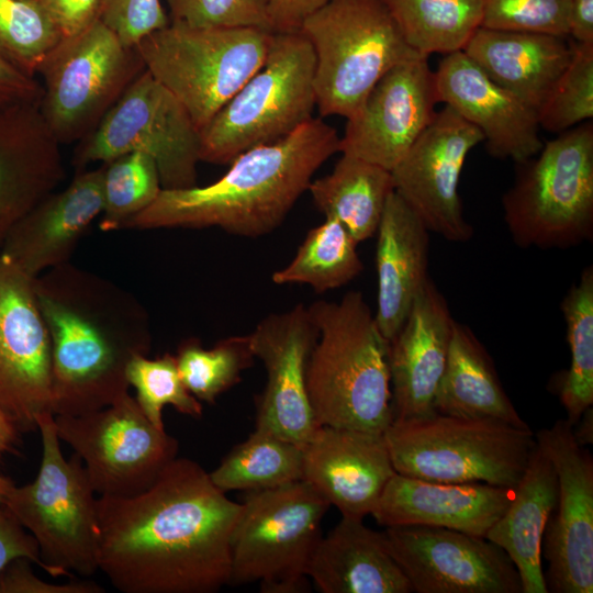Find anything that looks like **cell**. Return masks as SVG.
<instances>
[{"instance_id": "6da1fadb", "label": "cell", "mask_w": 593, "mask_h": 593, "mask_svg": "<svg viewBox=\"0 0 593 593\" xmlns=\"http://www.w3.org/2000/svg\"><path fill=\"white\" fill-rule=\"evenodd\" d=\"M240 503L188 458L133 496L97 499L98 570L123 593H213L230 583Z\"/></svg>"}, {"instance_id": "7a4b0ae2", "label": "cell", "mask_w": 593, "mask_h": 593, "mask_svg": "<svg viewBox=\"0 0 593 593\" xmlns=\"http://www.w3.org/2000/svg\"><path fill=\"white\" fill-rule=\"evenodd\" d=\"M34 290L51 336L53 414H86L127 393L128 362L152 346L139 301L69 261L35 277Z\"/></svg>"}, {"instance_id": "3957f363", "label": "cell", "mask_w": 593, "mask_h": 593, "mask_svg": "<svg viewBox=\"0 0 593 593\" xmlns=\"http://www.w3.org/2000/svg\"><path fill=\"white\" fill-rule=\"evenodd\" d=\"M339 142L332 125L312 118L280 141L243 152L208 186L161 189L123 228L219 227L244 237L269 234L307 191L316 170L339 152Z\"/></svg>"}, {"instance_id": "277c9868", "label": "cell", "mask_w": 593, "mask_h": 593, "mask_svg": "<svg viewBox=\"0 0 593 593\" xmlns=\"http://www.w3.org/2000/svg\"><path fill=\"white\" fill-rule=\"evenodd\" d=\"M318 336L306 389L320 425L383 434L393 419L389 340L358 291L307 306Z\"/></svg>"}, {"instance_id": "5b68a950", "label": "cell", "mask_w": 593, "mask_h": 593, "mask_svg": "<svg viewBox=\"0 0 593 593\" xmlns=\"http://www.w3.org/2000/svg\"><path fill=\"white\" fill-rule=\"evenodd\" d=\"M504 221L522 248H568L593 238V124L583 122L516 164Z\"/></svg>"}, {"instance_id": "8992f818", "label": "cell", "mask_w": 593, "mask_h": 593, "mask_svg": "<svg viewBox=\"0 0 593 593\" xmlns=\"http://www.w3.org/2000/svg\"><path fill=\"white\" fill-rule=\"evenodd\" d=\"M383 439L396 473L445 483L515 488L536 446L530 428L435 413L393 419Z\"/></svg>"}, {"instance_id": "52a82bcc", "label": "cell", "mask_w": 593, "mask_h": 593, "mask_svg": "<svg viewBox=\"0 0 593 593\" xmlns=\"http://www.w3.org/2000/svg\"><path fill=\"white\" fill-rule=\"evenodd\" d=\"M315 56L299 31L272 33L262 66L200 131L201 161L230 165L243 152L280 141L311 120Z\"/></svg>"}, {"instance_id": "ba28073f", "label": "cell", "mask_w": 593, "mask_h": 593, "mask_svg": "<svg viewBox=\"0 0 593 593\" xmlns=\"http://www.w3.org/2000/svg\"><path fill=\"white\" fill-rule=\"evenodd\" d=\"M300 32L315 56L321 116L347 120L384 74L421 55L406 44L382 0H331L303 22Z\"/></svg>"}, {"instance_id": "9c48e42d", "label": "cell", "mask_w": 593, "mask_h": 593, "mask_svg": "<svg viewBox=\"0 0 593 593\" xmlns=\"http://www.w3.org/2000/svg\"><path fill=\"white\" fill-rule=\"evenodd\" d=\"M271 32L169 24L135 47L201 131L266 60Z\"/></svg>"}, {"instance_id": "30bf717a", "label": "cell", "mask_w": 593, "mask_h": 593, "mask_svg": "<svg viewBox=\"0 0 593 593\" xmlns=\"http://www.w3.org/2000/svg\"><path fill=\"white\" fill-rule=\"evenodd\" d=\"M36 426L43 448L37 475L14 485L3 504L35 538L54 578L91 577L98 571L96 492L81 458L64 457L54 414L38 415Z\"/></svg>"}, {"instance_id": "8fae6325", "label": "cell", "mask_w": 593, "mask_h": 593, "mask_svg": "<svg viewBox=\"0 0 593 593\" xmlns=\"http://www.w3.org/2000/svg\"><path fill=\"white\" fill-rule=\"evenodd\" d=\"M230 542L232 585L264 593L309 589L307 569L331 506L304 480L246 492Z\"/></svg>"}, {"instance_id": "7c38bea8", "label": "cell", "mask_w": 593, "mask_h": 593, "mask_svg": "<svg viewBox=\"0 0 593 593\" xmlns=\"http://www.w3.org/2000/svg\"><path fill=\"white\" fill-rule=\"evenodd\" d=\"M144 70L136 47L100 20L63 37L37 71L40 111L60 145L87 137Z\"/></svg>"}, {"instance_id": "4fadbf2b", "label": "cell", "mask_w": 593, "mask_h": 593, "mask_svg": "<svg viewBox=\"0 0 593 593\" xmlns=\"http://www.w3.org/2000/svg\"><path fill=\"white\" fill-rule=\"evenodd\" d=\"M200 148V130L187 110L145 69L78 142L72 163L80 171L141 152L155 161L163 189H186L197 186Z\"/></svg>"}, {"instance_id": "5bb4252c", "label": "cell", "mask_w": 593, "mask_h": 593, "mask_svg": "<svg viewBox=\"0 0 593 593\" xmlns=\"http://www.w3.org/2000/svg\"><path fill=\"white\" fill-rule=\"evenodd\" d=\"M54 416L59 439L81 458L100 495L139 494L177 458L178 440L155 427L128 392L93 412Z\"/></svg>"}, {"instance_id": "9a60e30c", "label": "cell", "mask_w": 593, "mask_h": 593, "mask_svg": "<svg viewBox=\"0 0 593 593\" xmlns=\"http://www.w3.org/2000/svg\"><path fill=\"white\" fill-rule=\"evenodd\" d=\"M558 479V501L541 541L548 592H593V458L567 418L535 434Z\"/></svg>"}, {"instance_id": "2e32d148", "label": "cell", "mask_w": 593, "mask_h": 593, "mask_svg": "<svg viewBox=\"0 0 593 593\" xmlns=\"http://www.w3.org/2000/svg\"><path fill=\"white\" fill-rule=\"evenodd\" d=\"M385 545L416 593H523L508 555L485 537L405 525L385 527Z\"/></svg>"}, {"instance_id": "e0dca14e", "label": "cell", "mask_w": 593, "mask_h": 593, "mask_svg": "<svg viewBox=\"0 0 593 593\" xmlns=\"http://www.w3.org/2000/svg\"><path fill=\"white\" fill-rule=\"evenodd\" d=\"M0 409L20 432L52 412V344L34 278L0 254Z\"/></svg>"}, {"instance_id": "ac0fdd59", "label": "cell", "mask_w": 593, "mask_h": 593, "mask_svg": "<svg viewBox=\"0 0 593 593\" xmlns=\"http://www.w3.org/2000/svg\"><path fill=\"white\" fill-rule=\"evenodd\" d=\"M483 141L475 126L445 105L391 170L394 191L429 232L447 240L465 243L473 235L459 180L469 153Z\"/></svg>"}, {"instance_id": "d6986e66", "label": "cell", "mask_w": 593, "mask_h": 593, "mask_svg": "<svg viewBox=\"0 0 593 593\" xmlns=\"http://www.w3.org/2000/svg\"><path fill=\"white\" fill-rule=\"evenodd\" d=\"M318 331L309 307L264 317L248 334L255 358L262 361L266 387L257 404L256 429L303 447L321 426L306 389V372Z\"/></svg>"}, {"instance_id": "ffe728a7", "label": "cell", "mask_w": 593, "mask_h": 593, "mask_svg": "<svg viewBox=\"0 0 593 593\" xmlns=\"http://www.w3.org/2000/svg\"><path fill=\"white\" fill-rule=\"evenodd\" d=\"M438 103L428 57L392 67L347 119L339 153L392 170L432 122Z\"/></svg>"}, {"instance_id": "44dd1931", "label": "cell", "mask_w": 593, "mask_h": 593, "mask_svg": "<svg viewBox=\"0 0 593 593\" xmlns=\"http://www.w3.org/2000/svg\"><path fill=\"white\" fill-rule=\"evenodd\" d=\"M434 76L438 102L481 132L491 156L519 164L541 149L537 111L489 78L462 51L444 55Z\"/></svg>"}, {"instance_id": "7402d4cb", "label": "cell", "mask_w": 593, "mask_h": 593, "mask_svg": "<svg viewBox=\"0 0 593 593\" xmlns=\"http://www.w3.org/2000/svg\"><path fill=\"white\" fill-rule=\"evenodd\" d=\"M302 450V480L344 517L371 515L396 473L383 434L321 425Z\"/></svg>"}, {"instance_id": "603a6c76", "label": "cell", "mask_w": 593, "mask_h": 593, "mask_svg": "<svg viewBox=\"0 0 593 593\" xmlns=\"http://www.w3.org/2000/svg\"><path fill=\"white\" fill-rule=\"evenodd\" d=\"M454 322L446 299L429 278L389 342L393 419H418L436 413L435 399Z\"/></svg>"}, {"instance_id": "cb8c5ba5", "label": "cell", "mask_w": 593, "mask_h": 593, "mask_svg": "<svg viewBox=\"0 0 593 593\" xmlns=\"http://www.w3.org/2000/svg\"><path fill=\"white\" fill-rule=\"evenodd\" d=\"M63 177L60 143L47 126L40 103H0V246Z\"/></svg>"}, {"instance_id": "d4e9b609", "label": "cell", "mask_w": 593, "mask_h": 593, "mask_svg": "<svg viewBox=\"0 0 593 593\" xmlns=\"http://www.w3.org/2000/svg\"><path fill=\"white\" fill-rule=\"evenodd\" d=\"M103 206V167L80 170L61 191L52 192L8 233L0 254L35 278L68 262Z\"/></svg>"}, {"instance_id": "484cf974", "label": "cell", "mask_w": 593, "mask_h": 593, "mask_svg": "<svg viewBox=\"0 0 593 593\" xmlns=\"http://www.w3.org/2000/svg\"><path fill=\"white\" fill-rule=\"evenodd\" d=\"M515 488L445 483L395 473L371 515L384 527L424 525L485 537L513 499Z\"/></svg>"}, {"instance_id": "4316f807", "label": "cell", "mask_w": 593, "mask_h": 593, "mask_svg": "<svg viewBox=\"0 0 593 593\" xmlns=\"http://www.w3.org/2000/svg\"><path fill=\"white\" fill-rule=\"evenodd\" d=\"M428 233L419 217L393 191L376 232L378 295L374 318L389 342L402 327L414 300L430 278L427 272Z\"/></svg>"}, {"instance_id": "83f0119b", "label": "cell", "mask_w": 593, "mask_h": 593, "mask_svg": "<svg viewBox=\"0 0 593 593\" xmlns=\"http://www.w3.org/2000/svg\"><path fill=\"white\" fill-rule=\"evenodd\" d=\"M566 38L480 26L462 52L538 113L572 57V41Z\"/></svg>"}, {"instance_id": "f1b7e54d", "label": "cell", "mask_w": 593, "mask_h": 593, "mask_svg": "<svg viewBox=\"0 0 593 593\" xmlns=\"http://www.w3.org/2000/svg\"><path fill=\"white\" fill-rule=\"evenodd\" d=\"M307 577L322 593H410L411 584L391 556L383 533L363 519L344 517L322 536Z\"/></svg>"}, {"instance_id": "f546056e", "label": "cell", "mask_w": 593, "mask_h": 593, "mask_svg": "<svg viewBox=\"0 0 593 593\" xmlns=\"http://www.w3.org/2000/svg\"><path fill=\"white\" fill-rule=\"evenodd\" d=\"M557 501L556 470L536 443L512 501L485 536L513 561L523 593H548L541 566V541Z\"/></svg>"}, {"instance_id": "4dcf8cb0", "label": "cell", "mask_w": 593, "mask_h": 593, "mask_svg": "<svg viewBox=\"0 0 593 593\" xmlns=\"http://www.w3.org/2000/svg\"><path fill=\"white\" fill-rule=\"evenodd\" d=\"M435 411L443 415L495 419L529 428L504 391L485 347L467 325L457 321L452 326Z\"/></svg>"}, {"instance_id": "1f68e13d", "label": "cell", "mask_w": 593, "mask_h": 593, "mask_svg": "<svg viewBox=\"0 0 593 593\" xmlns=\"http://www.w3.org/2000/svg\"><path fill=\"white\" fill-rule=\"evenodd\" d=\"M307 191L325 217L339 221L360 243L376 234L394 187L390 170L342 154L333 171L312 180Z\"/></svg>"}, {"instance_id": "d6a6232c", "label": "cell", "mask_w": 593, "mask_h": 593, "mask_svg": "<svg viewBox=\"0 0 593 593\" xmlns=\"http://www.w3.org/2000/svg\"><path fill=\"white\" fill-rule=\"evenodd\" d=\"M406 44L429 56L463 51L481 26L483 0H382Z\"/></svg>"}, {"instance_id": "836d02e7", "label": "cell", "mask_w": 593, "mask_h": 593, "mask_svg": "<svg viewBox=\"0 0 593 593\" xmlns=\"http://www.w3.org/2000/svg\"><path fill=\"white\" fill-rule=\"evenodd\" d=\"M359 243L336 219L311 228L292 260L272 273L276 284H307L316 292L343 287L363 269L357 253Z\"/></svg>"}, {"instance_id": "e575fe53", "label": "cell", "mask_w": 593, "mask_h": 593, "mask_svg": "<svg viewBox=\"0 0 593 593\" xmlns=\"http://www.w3.org/2000/svg\"><path fill=\"white\" fill-rule=\"evenodd\" d=\"M302 447L256 429L209 473L223 492L277 488L302 479Z\"/></svg>"}, {"instance_id": "d590c367", "label": "cell", "mask_w": 593, "mask_h": 593, "mask_svg": "<svg viewBox=\"0 0 593 593\" xmlns=\"http://www.w3.org/2000/svg\"><path fill=\"white\" fill-rule=\"evenodd\" d=\"M567 325L570 366L563 371L558 396L574 425L593 405V267L588 266L561 302Z\"/></svg>"}, {"instance_id": "8d00e7d4", "label": "cell", "mask_w": 593, "mask_h": 593, "mask_svg": "<svg viewBox=\"0 0 593 593\" xmlns=\"http://www.w3.org/2000/svg\"><path fill=\"white\" fill-rule=\"evenodd\" d=\"M176 359L188 391L200 402L213 404L238 383L255 356L245 335L221 339L211 348H204L199 339H187L179 345Z\"/></svg>"}, {"instance_id": "74e56055", "label": "cell", "mask_w": 593, "mask_h": 593, "mask_svg": "<svg viewBox=\"0 0 593 593\" xmlns=\"http://www.w3.org/2000/svg\"><path fill=\"white\" fill-rule=\"evenodd\" d=\"M103 167V206L99 227L103 232L124 224L147 209L161 191L157 166L141 152L123 154Z\"/></svg>"}, {"instance_id": "f35d334b", "label": "cell", "mask_w": 593, "mask_h": 593, "mask_svg": "<svg viewBox=\"0 0 593 593\" xmlns=\"http://www.w3.org/2000/svg\"><path fill=\"white\" fill-rule=\"evenodd\" d=\"M61 35L38 0H0V55L30 77Z\"/></svg>"}, {"instance_id": "ab89813d", "label": "cell", "mask_w": 593, "mask_h": 593, "mask_svg": "<svg viewBox=\"0 0 593 593\" xmlns=\"http://www.w3.org/2000/svg\"><path fill=\"white\" fill-rule=\"evenodd\" d=\"M125 376L136 391L141 410L158 429H165L163 410L167 405L183 415L201 417L202 404L183 384L175 355L166 353L154 359L137 355L128 362Z\"/></svg>"}, {"instance_id": "60d3db41", "label": "cell", "mask_w": 593, "mask_h": 593, "mask_svg": "<svg viewBox=\"0 0 593 593\" xmlns=\"http://www.w3.org/2000/svg\"><path fill=\"white\" fill-rule=\"evenodd\" d=\"M572 57L538 112L540 128L562 133L593 118V43L572 41Z\"/></svg>"}, {"instance_id": "b9f144b4", "label": "cell", "mask_w": 593, "mask_h": 593, "mask_svg": "<svg viewBox=\"0 0 593 593\" xmlns=\"http://www.w3.org/2000/svg\"><path fill=\"white\" fill-rule=\"evenodd\" d=\"M571 0H483L481 26L568 37Z\"/></svg>"}, {"instance_id": "7bdbcfd3", "label": "cell", "mask_w": 593, "mask_h": 593, "mask_svg": "<svg viewBox=\"0 0 593 593\" xmlns=\"http://www.w3.org/2000/svg\"><path fill=\"white\" fill-rule=\"evenodd\" d=\"M170 22L270 31L268 0H165Z\"/></svg>"}, {"instance_id": "ee69618b", "label": "cell", "mask_w": 593, "mask_h": 593, "mask_svg": "<svg viewBox=\"0 0 593 593\" xmlns=\"http://www.w3.org/2000/svg\"><path fill=\"white\" fill-rule=\"evenodd\" d=\"M99 20L133 47L170 22L161 0H103Z\"/></svg>"}, {"instance_id": "f6af8a7d", "label": "cell", "mask_w": 593, "mask_h": 593, "mask_svg": "<svg viewBox=\"0 0 593 593\" xmlns=\"http://www.w3.org/2000/svg\"><path fill=\"white\" fill-rule=\"evenodd\" d=\"M33 562L16 558L0 571V593H103L98 583L90 580H70L52 583L40 579L33 571Z\"/></svg>"}, {"instance_id": "bcb514c9", "label": "cell", "mask_w": 593, "mask_h": 593, "mask_svg": "<svg viewBox=\"0 0 593 593\" xmlns=\"http://www.w3.org/2000/svg\"><path fill=\"white\" fill-rule=\"evenodd\" d=\"M16 558H26L52 575L35 538L5 504H0V571Z\"/></svg>"}, {"instance_id": "7dc6e473", "label": "cell", "mask_w": 593, "mask_h": 593, "mask_svg": "<svg viewBox=\"0 0 593 593\" xmlns=\"http://www.w3.org/2000/svg\"><path fill=\"white\" fill-rule=\"evenodd\" d=\"M61 37L74 36L99 20L103 0H38Z\"/></svg>"}, {"instance_id": "c3c4849f", "label": "cell", "mask_w": 593, "mask_h": 593, "mask_svg": "<svg viewBox=\"0 0 593 593\" xmlns=\"http://www.w3.org/2000/svg\"><path fill=\"white\" fill-rule=\"evenodd\" d=\"M331 0H268L271 33L299 32L303 22Z\"/></svg>"}, {"instance_id": "681fc988", "label": "cell", "mask_w": 593, "mask_h": 593, "mask_svg": "<svg viewBox=\"0 0 593 593\" xmlns=\"http://www.w3.org/2000/svg\"><path fill=\"white\" fill-rule=\"evenodd\" d=\"M41 82L22 72L0 55V103H40Z\"/></svg>"}, {"instance_id": "f907efd6", "label": "cell", "mask_w": 593, "mask_h": 593, "mask_svg": "<svg viewBox=\"0 0 593 593\" xmlns=\"http://www.w3.org/2000/svg\"><path fill=\"white\" fill-rule=\"evenodd\" d=\"M568 31L575 43H593V0H571Z\"/></svg>"}, {"instance_id": "816d5d0a", "label": "cell", "mask_w": 593, "mask_h": 593, "mask_svg": "<svg viewBox=\"0 0 593 593\" xmlns=\"http://www.w3.org/2000/svg\"><path fill=\"white\" fill-rule=\"evenodd\" d=\"M19 428L13 421L0 409V459L15 451L19 443Z\"/></svg>"}, {"instance_id": "f5cc1de1", "label": "cell", "mask_w": 593, "mask_h": 593, "mask_svg": "<svg viewBox=\"0 0 593 593\" xmlns=\"http://www.w3.org/2000/svg\"><path fill=\"white\" fill-rule=\"evenodd\" d=\"M575 440L581 446L593 443V410L592 406L584 411L578 422L572 425Z\"/></svg>"}, {"instance_id": "db71d44e", "label": "cell", "mask_w": 593, "mask_h": 593, "mask_svg": "<svg viewBox=\"0 0 593 593\" xmlns=\"http://www.w3.org/2000/svg\"><path fill=\"white\" fill-rule=\"evenodd\" d=\"M14 485L11 479L0 474V504H3L8 493Z\"/></svg>"}]
</instances>
